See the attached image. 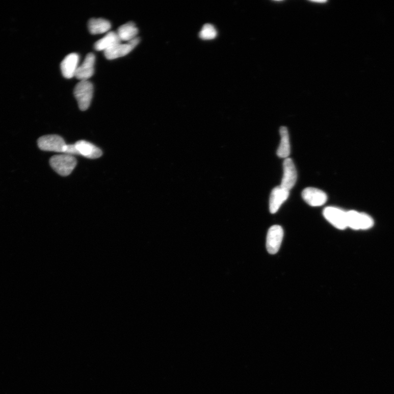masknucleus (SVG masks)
Segmentation results:
<instances>
[{"label": "nucleus", "instance_id": "6", "mask_svg": "<svg viewBox=\"0 0 394 394\" xmlns=\"http://www.w3.org/2000/svg\"><path fill=\"white\" fill-rule=\"evenodd\" d=\"M283 176L280 187L288 191L295 186L297 181V171L293 160L287 158L283 163Z\"/></svg>", "mask_w": 394, "mask_h": 394}, {"label": "nucleus", "instance_id": "10", "mask_svg": "<svg viewBox=\"0 0 394 394\" xmlns=\"http://www.w3.org/2000/svg\"><path fill=\"white\" fill-rule=\"evenodd\" d=\"M76 150L78 155L84 156V157L95 159L101 157L102 152L100 148L88 142L85 140H80L75 144Z\"/></svg>", "mask_w": 394, "mask_h": 394}, {"label": "nucleus", "instance_id": "16", "mask_svg": "<svg viewBox=\"0 0 394 394\" xmlns=\"http://www.w3.org/2000/svg\"><path fill=\"white\" fill-rule=\"evenodd\" d=\"M111 28L110 22L102 18L91 19L88 22V29L91 34L98 35L106 33Z\"/></svg>", "mask_w": 394, "mask_h": 394}, {"label": "nucleus", "instance_id": "20", "mask_svg": "<svg viewBox=\"0 0 394 394\" xmlns=\"http://www.w3.org/2000/svg\"><path fill=\"white\" fill-rule=\"evenodd\" d=\"M310 2L314 3H319V4H325L326 3L327 1H323V0H320V1H317V0H315V1H310Z\"/></svg>", "mask_w": 394, "mask_h": 394}, {"label": "nucleus", "instance_id": "5", "mask_svg": "<svg viewBox=\"0 0 394 394\" xmlns=\"http://www.w3.org/2000/svg\"><path fill=\"white\" fill-rule=\"evenodd\" d=\"M324 216L336 228L345 229L347 228V213L338 208L327 207L324 211Z\"/></svg>", "mask_w": 394, "mask_h": 394}, {"label": "nucleus", "instance_id": "15", "mask_svg": "<svg viewBox=\"0 0 394 394\" xmlns=\"http://www.w3.org/2000/svg\"><path fill=\"white\" fill-rule=\"evenodd\" d=\"M139 30L133 22L121 25L117 30V34L121 41H129L137 38Z\"/></svg>", "mask_w": 394, "mask_h": 394}, {"label": "nucleus", "instance_id": "19", "mask_svg": "<svg viewBox=\"0 0 394 394\" xmlns=\"http://www.w3.org/2000/svg\"><path fill=\"white\" fill-rule=\"evenodd\" d=\"M140 39L139 38H137H137L128 41V43L133 48H135L138 45V44L140 43Z\"/></svg>", "mask_w": 394, "mask_h": 394}, {"label": "nucleus", "instance_id": "4", "mask_svg": "<svg viewBox=\"0 0 394 394\" xmlns=\"http://www.w3.org/2000/svg\"><path fill=\"white\" fill-rule=\"evenodd\" d=\"M284 231L278 225L272 226L267 236L266 248L271 254H276L279 251L283 239Z\"/></svg>", "mask_w": 394, "mask_h": 394}, {"label": "nucleus", "instance_id": "11", "mask_svg": "<svg viewBox=\"0 0 394 394\" xmlns=\"http://www.w3.org/2000/svg\"><path fill=\"white\" fill-rule=\"evenodd\" d=\"M79 56L73 53L65 57L61 63V70L63 76L66 78H72L75 77L78 67Z\"/></svg>", "mask_w": 394, "mask_h": 394}, {"label": "nucleus", "instance_id": "13", "mask_svg": "<svg viewBox=\"0 0 394 394\" xmlns=\"http://www.w3.org/2000/svg\"><path fill=\"white\" fill-rule=\"evenodd\" d=\"M121 43L117 33L114 32H109L94 44V48L98 51H106L113 47L118 44Z\"/></svg>", "mask_w": 394, "mask_h": 394}, {"label": "nucleus", "instance_id": "14", "mask_svg": "<svg viewBox=\"0 0 394 394\" xmlns=\"http://www.w3.org/2000/svg\"><path fill=\"white\" fill-rule=\"evenodd\" d=\"M134 48L129 44H120L104 51V55L109 60H114L118 58L127 55Z\"/></svg>", "mask_w": 394, "mask_h": 394}, {"label": "nucleus", "instance_id": "7", "mask_svg": "<svg viewBox=\"0 0 394 394\" xmlns=\"http://www.w3.org/2000/svg\"><path fill=\"white\" fill-rule=\"evenodd\" d=\"M347 226L354 229H365L373 226V222L367 215L355 211L347 212Z\"/></svg>", "mask_w": 394, "mask_h": 394}, {"label": "nucleus", "instance_id": "3", "mask_svg": "<svg viewBox=\"0 0 394 394\" xmlns=\"http://www.w3.org/2000/svg\"><path fill=\"white\" fill-rule=\"evenodd\" d=\"M38 144L41 150L59 153H63L66 145L63 138L57 135L43 136L39 139Z\"/></svg>", "mask_w": 394, "mask_h": 394}, {"label": "nucleus", "instance_id": "12", "mask_svg": "<svg viewBox=\"0 0 394 394\" xmlns=\"http://www.w3.org/2000/svg\"><path fill=\"white\" fill-rule=\"evenodd\" d=\"M288 196L289 191L280 187L275 188L271 192L270 199V212L272 214L276 213Z\"/></svg>", "mask_w": 394, "mask_h": 394}, {"label": "nucleus", "instance_id": "8", "mask_svg": "<svg viewBox=\"0 0 394 394\" xmlns=\"http://www.w3.org/2000/svg\"><path fill=\"white\" fill-rule=\"evenodd\" d=\"M302 196L304 201L312 206H322L328 200V196L324 191L313 188L304 189Z\"/></svg>", "mask_w": 394, "mask_h": 394}, {"label": "nucleus", "instance_id": "9", "mask_svg": "<svg viewBox=\"0 0 394 394\" xmlns=\"http://www.w3.org/2000/svg\"><path fill=\"white\" fill-rule=\"evenodd\" d=\"M95 56L93 54H88L84 63L78 66L75 77L81 81H88L94 72Z\"/></svg>", "mask_w": 394, "mask_h": 394}, {"label": "nucleus", "instance_id": "2", "mask_svg": "<svg viewBox=\"0 0 394 394\" xmlns=\"http://www.w3.org/2000/svg\"><path fill=\"white\" fill-rule=\"evenodd\" d=\"M93 94V85L88 81H81L74 89V95L81 111L87 110L91 106Z\"/></svg>", "mask_w": 394, "mask_h": 394}, {"label": "nucleus", "instance_id": "1", "mask_svg": "<svg viewBox=\"0 0 394 394\" xmlns=\"http://www.w3.org/2000/svg\"><path fill=\"white\" fill-rule=\"evenodd\" d=\"M50 165L59 175H69L77 165V160L73 156L60 154L53 156L49 161Z\"/></svg>", "mask_w": 394, "mask_h": 394}, {"label": "nucleus", "instance_id": "18", "mask_svg": "<svg viewBox=\"0 0 394 394\" xmlns=\"http://www.w3.org/2000/svg\"><path fill=\"white\" fill-rule=\"evenodd\" d=\"M199 38L203 40H212L217 38L218 32L216 28L211 24L203 25L199 34Z\"/></svg>", "mask_w": 394, "mask_h": 394}, {"label": "nucleus", "instance_id": "17", "mask_svg": "<svg viewBox=\"0 0 394 394\" xmlns=\"http://www.w3.org/2000/svg\"><path fill=\"white\" fill-rule=\"evenodd\" d=\"M281 142L278 148L277 155L280 158L287 159L291 153V145H290L288 130L286 127L280 128Z\"/></svg>", "mask_w": 394, "mask_h": 394}]
</instances>
